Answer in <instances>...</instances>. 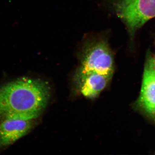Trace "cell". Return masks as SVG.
Returning <instances> with one entry per match:
<instances>
[{
  "mask_svg": "<svg viewBox=\"0 0 155 155\" xmlns=\"http://www.w3.org/2000/svg\"><path fill=\"white\" fill-rule=\"evenodd\" d=\"M51 95L48 84L35 78L22 77L0 86V115L32 120L42 114Z\"/></svg>",
  "mask_w": 155,
  "mask_h": 155,
  "instance_id": "1",
  "label": "cell"
},
{
  "mask_svg": "<svg viewBox=\"0 0 155 155\" xmlns=\"http://www.w3.org/2000/svg\"><path fill=\"white\" fill-rule=\"evenodd\" d=\"M80 61L78 74L96 73L113 76L114 56L103 38H92L85 42L81 51Z\"/></svg>",
  "mask_w": 155,
  "mask_h": 155,
  "instance_id": "2",
  "label": "cell"
},
{
  "mask_svg": "<svg viewBox=\"0 0 155 155\" xmlns=\"http://www.w3.org/2000/svg\"><path fill=\"white\" fill-rule=\"evenodd\" d=\"M114 8L131 36L155 17V0H116Z\"/></svg>",
  "mask_w": 155,
  "mask_h": 155,
  "instance_id": "3",
  "label": "cell"
},
{
  "mask_svg": "<svg viewBox=\"0 0 155 155\" xmlns=\"http://www.w3.org/2000/svg\"><path fill=\"white\" fill-rule=\"evenodd\" d=\"M32 120L3 117L0 122V147L14 144L30 131Z\"/></svg>",
  "mask_w": 155,
  "mask_h": 155,
  "instance_id": "4",
  "label": "cell"
},
{
  "mask_svg": "<svg viewBox=\"0 0 155 155\" xmlns=\"http://www.w3.org/2000/svg\"><path fill=\"white\" fill-rule=\"evenodd\" d=\"M138 104L146 112L155 118V71L147 63Z\"/></svg>",
  "mask_w": 155,
  "mask_h": 155,
  "instance_id": "5",
  "label": "cell"
},
{
  "mask_svg": "<svg viewBox=\"0 0 155 155\" xmlns=\"http://www.w3.org/2000/svg\"><path fill=\"white\" fill-rule=\"evenodd\" d=\"M81 93L89 99L94 98L107 85L112 76L96 73L78 74Z\"/></svg>",
  "mask_w": 155,
  "mask_h": 155,
  "instance_id": "6",
  "label": "cell"
},
{
  "mask_svg": "<svg viewBox=\"0 0 155 155\" xmlns=\"http://www.w3.org/2000/svg\"><path fill=\"white\" fill-rule=\"evenodd\" d=\"M151 66L155 71V58H149L147 59V62Z\"/></svg>",
  "mask_w": 155,
  "mask_h": 155,
  "instance_id": "7",
  "label": "cell"
}]
</instances>
